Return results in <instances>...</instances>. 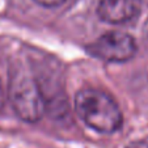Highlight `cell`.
<instances>
[{
	"label": "cell",
	"mask_w": 148,
	"mask_h": 148,
	"mask_svg": "<svg viewBox=\"0 0 148 148\" xmlns=\"http://www.w3.org/2000/svg\"><path fill=\"white\" fill-rule=\"evenodd\" d=\"M140 1H142V4H143V3H145V4H148V0H140Z\"/></svg>",
	"instance_id": "ba28073f"
},
{
	"label": "cell",
	"mask_w": 148,
	"mask_h": 148,
	"mask_svg": "<svg viewBox=\"0 0 148 148\" xmlns=\"http://www.w3.org/2000/svg\"><path fill=\"white\" fill-rule=\"evenodd\" d=\"M143 33H144V37L148 39V20L145 21L144 24V28H143Z\"/></svg>",
	"instance_id": "52a82bcc"
},
{
	"label": "cell",
	"mask_w": 148,
	"mask_h": 148,
	"mask_svg": "<svg viewBox=\"0 0 148 148\" xmlns=\"http://www.w3.org/2000/svg\"><path fill=\"white\" fill-rule=\"evenodd\" d=\"M34 1L43 8H56L64 3V0H34Z\"/></svg>",
	"instance_id": "5b68a950"
},
{
	"label": "cell",
	"mask_w": 148,
	"mask_h": 148,
	"mask_svg": "<svg viewBox=\"0 0 148 148\" xmlns=\"http://www.w3.org/2000/svg\"><path fill=\"white\" fill-rule=\"evenodd\" d=\"M90 56L105 62L122 63L134 58L136 43L130 34L122 32H109L90 42L85 47Z\"/></svg>",
	"instance_id": "3957f363"
},
{
	"label": "cell",
	"mask_w": 148,
	"mask_h": 148,
	"mask_svg": "<svg viewBox=\"0 0 148 148\" xmlns=\"http://www.w3.org/2000/svg\"><path fill=\"white\" fill-rule=\"evenodd\" d=\"M4 105H5V92H4L3 84L0 81V112L4 109Z\"/></svg>",
	"instance_id": "8992f818"
},
{
	"label": "cell",
	"mask_w": 148,
	"mask_h": 148,
	"mask_svg": "<svg viewBox=\"0 0 148 148\" xmlns=\"http://www.w3.org/2000/svg\"><path fill=\"white\" fill-rule=\"evenodd\" d=\"M8 97L20 119L34 123L42 118L46 108L43 90L30 68L21 62L13 63L9 70Z\"/></svg>",
	"instance_id": "6da1fadb"
},
{
	"label": "cell",
	"mask_w": 148,
	"mask_h": 148,
	"mask_svg": "<svg viewBox=\"0 0 148 148\" xmlns=\"http://www.w3.org/2000/svg\"><path fill=\"white\" fill-rule=\"evenodd\" d=\"M140 9V0H100L97 14L105 23L125 24L136 18Z\"/></svg>",
	"instance_id": "277c9868"
},
{
	"label": "cell",
	"mask_w": 148,
	"mask_h": 148,
	"mask_svg": "<svg viewBox=\"0 0 148 148\" xmlns=\"http://www.w3.org/2000/svg\"><path fill=\"white\" fill-rule=\"evenodd\" d=\"M75 112L88 127L100 134H113L122 126L118 103L100 89L84 88L75 96Z\"/></svg>",
	"instance_id": "7a4b0ae2"
}]
</instances>
